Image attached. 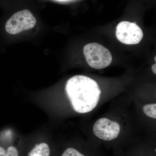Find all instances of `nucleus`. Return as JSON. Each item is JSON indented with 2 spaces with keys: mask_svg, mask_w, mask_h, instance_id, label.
<instances>
[{
  "mask_svg": "<svg viewBox=\"0 0 156 156\" xmlns=\"http://www.w3.org/2000/svg\"><path fill=\"white\" fill-rule=\"evenodd\" d=\"M65 89L73 108L81 114L89 112L96 107L101 93L96 81L82 75L70 78Z\"/></svg>",
  "mask_w": 156,
  "mask_h": 156,
  "instance_id": "obj_1",
  "label": "nucleus"
},
{
  "mask_svg": "<svg viewBox=\"0 0 156 156\" xmlns=\"http://www.w3.org/2000/svg\"><path fill=\"white\" fill-rule=\"evenodd\" d=\"M83 53L89 66L95 69H102L107 67L112 60L109 50L98 43L86 45L84 47Z\"/></svg>",
  "mask_w": 156,
  "mask_h": 156,
  "instance_id": "obj_2",
  "label": "nucleus"
},
{
  "mask_svg": "<svg viewBox=\"0 0 156 156\" xmlns=\"http://www.w3.org/2000/svg\"><path fill=\"white\" fill-rule=\"evenodd\" d=\"M36 22V19L31 12L25 9L16 12L8 20L5 30L9 34H16L33 28Z\"/></svg>",
  "mask_w": 156,
  "mask_h": 156,
  "instance_id": "obj_3",
  "label": "nucleus"
},
{
  "mask_svg": "<svg viewBox=\"0 0 156 156\" xmlns=\"http://www.w3.org/2000/svg\"><path fill=\"white\" fill-rule=\"evenodd\" d=\"M116 36L121 43L133 45L140 43L143 37L144 34L141 29L136 23L124 21L117 25Z\"/></svg>",
  "mask_w": 156,
  "mask_h": 156,
  "instance_id": "obj_4",
  "label": "nucleus"
},
{
  "mask_svg": "<svg viewBox=\"0 0 156 156\" xmlns=\"http://www.w3.org/2000/svg\"><path fill=\"white\" fill-rule=\"evenodd\" d=\"M120 130L121 127L119 123L106 118H101L97 120L93 127V133L95 136L105 141L117 138Z\"/></svg>",
  "mask_w": 156,
  "mask_h": 156,
  "instance_id": "obj_5",
  "label": "nucleus"
},
{
  "mask_svg": "<svg viewBox=\"0 0 156 156\" xmlns=\"http://www.w3.org/2000/svg\"><path fill=\"white\" fill-rule=\"evenodd\" d=\"M50 147L47 143L43 142L36 144L29 152L28 156H50Z\"/></svg>",
  "mask_w": 156,
  "mask_h": 156,
  "instance_id": "obj_6",
  "label": "nucleus"
},
{
  "mask_svg": "<svg viewBox=\"0 0 156 156\" xmlns=\"http://www.w3.org/2000/svg\"><path fill=\"white\" fill-rule=\"evenodd\" d=\"M144 112L147 116L153 119H156V104L146 105L143 107Z\"/></svg>",
  "mask_w": 156,
  "mask_h": 156,
  "instance_id": "obj_7",
  "label": "nucleus"
},
{
  "mask_svg": "<svg viewBox=\"0 0 156 156\" xmlns=\"http://www.w3.org/2000/svg\"><path fill=\"white\" fill-rule=\"evenodd\" d=\"M61 156H85L83 154L73 148H68L66 150Z\"/></svg>",
  "mask_w": 156,
  "mask_h": 156,
  "instance_id": "obj_8",
  "label": "nucleus"
},
{
  "mask_svg": "<svg viewBox=\"0 0 156 156\" xmlns=\"http://www.w3.org/2000/svg\"><path fill=\"white\" fill-rule=\"evenodd\" d=\"M8 156H19V153L17 148L13 146L7 148Z\"/></svg>",
  "mask_w": 156,
  "mask_h": 156,
  "instance_id": "obj_9",
  "label": "nucleus"
},
{
  "mask_svg": "<svg viewBox=\"0 0 156 156\" xmlns=\"http://www.w3.org/2000/svg\"><path fill=\"white\" fill-rule=\"evenodd\" d=\"M156 64H154L152 66V70L153 72L154 73L156 74Z\"/></svg>",
  "mask_w": 156,
  "mask_h": 156,
  "instance_id": "obj_10",
  "label": "nucleus"
},
{
  "mask_svg": "<svg viewBox=\"0 0 156 156\" xmlns=\"http://www.w3.org/2000/svg\"><path fill=\"white\" fill-rule=\"evenodd\" d=\"M156 56H155V58H154V60H155V61H156Z\"/></svg>",
  "mask_w": 156,
  "mask_h": 156,
  "instance_id": "obj_11",
  "label": "nucleus"
}]
</instances>
